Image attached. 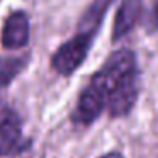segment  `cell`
<instances>
[{
  "label": "cell",
  "instance_id": "obj_2",
  "mask_svg": "<svg viewBox=\"0 0 158 158\" xmlns=\"http://www.w3.org/2000/svg\"><path fill=\"white\" fill-rule=\"evenodd\" d=\"M32 148V139L24 134L22 119L12 107H2L0 112V156L17 158Z\"/></svg>",
  "mask_w": 158,
  "mask_h": 158
},
{
  "label": "cell",
  "instance_id": "obj_4",
  "mask_svg": "<svg viewBox=\"0 0 158 158\" xmlns=\"http://www.w3.org/2000/svg\"><path fill=\"white\" fill-rule=\"evenodd\" d=\"M139 90H141L139 68H134L129 73H126L110 90L106 107L107 116L110 119H121V117L129 116V112L134 109V106L138 102Z\"/></svg>",
  "mask_w": 158,
  "mask_h": 158
},
{
  "label": "cell",
  "instance_id": "obj_8",
  "mask_svg": "<svg viewBox=\"0 0 158 158\" xmlns=\"http://www.w3.org/2000/svg\"><path fill=\"white\" fill-rule=\"evenodd\" d=\"M148 31H156L158 29V0L155 4V9L151 10L150 14V19H148V24H146Z\"/></svg>",
  "mask_w": 158,
  "mask_h": 158
},
{
  "label": "cell",
  "instance_id": "obj_9",
  "mask_svg": "<svg viewBox=\"0 0 158 158\" xmlns=\"http://www.w3.org/2000/svg\"><path fill=\"white\" fill-rule=\"evenodd\" d=\"M97 158H126V156H124V153L119 150H110V151H106L104 155H100V156H97Z\"/></svg>",
  "mask_w": 158,
  "mask_h": 158
},
{
  "label": "cell",
  "instance_id": "obj_5",
  "mask_svg": "<svg viewBox=\"0 0 158 158\" xmlns=\"http://www.w3.org/2000/svg\"><path fill=\"white\" fill-rule=\"evenodd\" d=\"M29 17L24 10H15L7 15L2 27L0 43L5 49H21L29 43Z\"/></svg>",
  "mask_w": 158,
  "mask_h": 158
},
{
  "label": "cell",
  "instance_id": "obj_6",
  "mask_svg": "<svg viewBox=\"0 0 158 158\" xmlns=\"http://www.w3.org/2000/svg\"><path fill=\"white\" fill-rule=\"evenodd\" d=\"M141 12H143V0H123L114 19L112 41L123 39L136 27L141 19Z\"/></svg>",
  "mask_w": 158,
  "mask_h": 158
},
{
  "label": "cell",
  "instance_id": "obj_3",
  "mask_svg": "<svg viewBox=\"0 0 158 158\" xmlns=\"http://www.w3.org/2000/svg\"><path fill=\"white\" fill-rule=\"evenodd\" d=\"M107 107V90L100 82L90 78L89 85L80 92L75 109L70 114L72 124L78 127H89L104 114Z\"/></svg>",
  "mask_w": 158,
  "mask_h": 158
},
{
  "label": "cell",
  "instance_id": "obj_7",
  "mask_svg": "<svg viewBox=\"0 0 158 158\" xmlns=\"http://www.w3.org/2000/svg\"><path fill=\"white\" fill-rule=\"evenodd\" d=\"M29 55L24 56H0V92L7 89L19 75L26 70Z\"/></svg>",
  "mask_w": 158,
  "mask_h": 158
},
{
  "label": "cell",
  "instance_id": "obj_10",
  "mask_svg": "<svg viewBox=\"0 0 158 158\" xmlns=\"http://www.w3.org/2000/svg\"><path fill=\"white\" fill-rule=\"evenodd\" d=\"M0 112H2V106H0Z\"/></svg>",
  "mask_w": 158,
  "mask_h": 158
},
{
  "label": "cell",
  "instance_id": "obj_1",
  "mask_svg": "<svg viewBox=\"0 0 158 158\" xmlns=\"http://www.w3.org/2000/svg\"><path fill=\"white\" fill-rule=\"evenodd\" d=\"M95 32L82 31L78 29L77 34L72 39L65 41L51 56V70L58 73L60 77H70L82 66L85 58L89 56V51L94 44Z\"/></svg>",
  "mask_w": 158,
  "mask_h": 158
}]
</instances>
